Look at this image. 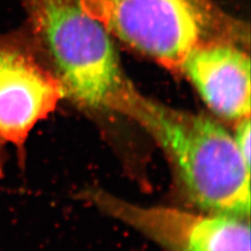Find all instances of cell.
I'll return each mask as SVG.
<instances>
[{
  "instance_id": "cell-3",
  "label": "cell",
  "mask_w": 251,
  "mask_h": 251,
  "mask_svg": "<svg viewBox=\"0 0 251 251\" xmlns=\"http://www.w3.org/2000/svg\"><path fill=\"white\" fill-rule=\"evenodd\" d=\"M111 35L173 72L195 46L224 41L244 47L249 28L211 0H85Z\"/></svg>"
},
{
  "instance_id": "cell-2",
  "label": "cell",
  "mask_w": 251,
  "mask_h": 251,
  "mask_svg": "<svg viewBox=\"0 0 251 251\" xmlns=\"http://www.w3.org/2000/svg\"><path fill=\"white\" fill-rule=\"evenodd\" d=\"M25 30L64 99L78 107L109 110L130 82L112 35L85 0H18Z\"/></svg>"
},
{
  "instance_id": "cell-7",
  "label": "cell",
  "mask_w": 251,
  "mask_h": 251,
  "mask_svg": "<svg viewBox=\"0 0 251 251\" xmlns=\"http://www.w3.org/2000/svg\"><path fill=\"white\" fill-rule=\"evenodd\" d=\"M250 116L237 122L234 131V140L242 158L250 167Z\"/></svg>"
},
{
  "instance_id": "cell-1",
  "label": "cell",
  "mask_w": 251,
  "mask_h": 251,
  "mask_svg": "<svg viewBox=\"0 0 251 251\" xmlns=\"http://www.w3.org/2000/svg\"><path fill=\"white\" fill-rule=\"evenodd\" d=\"M110 111L135 122L159 145L193 204L209 213L249 216L250 167L223 126L152 100L131 81Z\"/></svg>"
},
{
  "instance_id": "cell-5",
  "label": "cell",
  "mask_w": 251,
  "mask_h": 251,
  "mask_svg": "<svg viewBox=\"0 0 251 251\" xmlns=\"http://www.w3.org/2000/svg\"><path fill=\"white\" fill-rule=\"evenodd\" d=\"M87 200L170 251H250V227L240 217L197 214L166 206H141L104 191Z\"/></svg>"
},
{
  "instance_id": "cell-6",
  "label": "cell",
  "mask_w": 251,
  "mask_h": 251,
  "mask_svg": "<svg viewBox=\"0 0 251 251\" xmlns=\"http://www.w3.org/2000/svg\"><path fill=\"white\" fill-rule=\"evenodd\" d=\"M181 73L216 115L239 122L250 116V59L231 42H204L187 53Z\"/></svg>"
},
{
  "instance_id": "cell-4",
  "label": "cell",
  "mask_w": 251,
  "mask_h": 251,
  "mask_svg": "<svg viewBox=\"0 0 251 251\" xmlns=\"http://www.w3.org/2000/svg\"><path fill=\"white\" fill-rule=\"evenodd\" d=\"M64 99L25 28L0 31V151L22 152L30 132Z\"/></svg>"
}]
</instances>
